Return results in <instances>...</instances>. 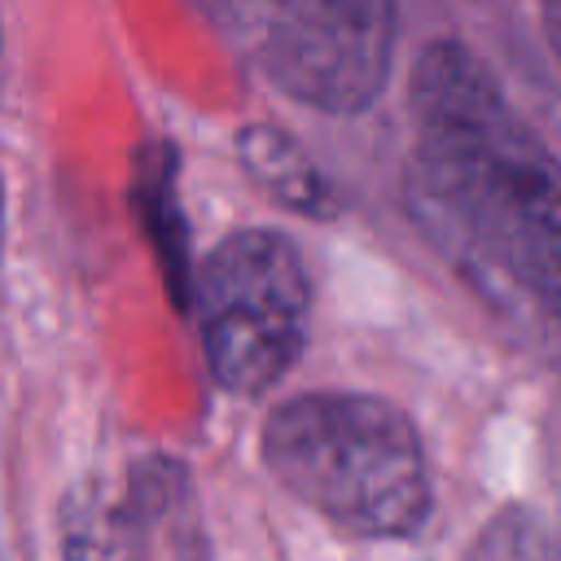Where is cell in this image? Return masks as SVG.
<instances>
[{
  "label": "cell",
  "mask_w": 561,
  "mask_h": 561,
  "mask_svg": "<svg viewBox=\"0 0 561 561\" xmlns=\"http://www.w3.org/2000/svg\"><path fill=\"white\" fill-rule=\"evenodd\" d=\"M408 110L430 210L478 263L561 324V158L460 39L425 44Z\"/></svg>",
  "instance_id": "cell-1"
},
{
  "label": "cell",
  "mask_w": 561,
  "mask_h": 561,
  "mask_svg": "<svg viewBox=\"0 0 561 561\" xmlns=\"http://www.w3.org/2000/svg\"><path fill=\"white\" fill-rule=\"evenodd\" d=\"M263 465L272 478L364 539H408L425 526L434 491L412 416L359 390L294 394L263 421Z\"/></svg>",
  "instance_id": "cell-2"
},
{
  "label": "cell",
  "mask_w": 561,
  "mask_h": 561,
  "mask_svg": "<svg viewBox=\"0 0 561 561\" xmlns=\"http://www.w3.org/2000/svg\"><path fill=\"white\" fill-rule=\"evenodd\" d=\"M197 9L259 79L307 110L359 114L390 79L399 0H197Z\"/></svg>",
  "instance_id": "cell-3"
},
{
  "label": "cell",
  "mask_w": 561,
  "mask_h": 561,
  "mask_svg": "<svg viewBox=\"0 0 561 561\" xmlns=\"http://www.w3.org/2000/svg\"><path fill=\"white\" fill-rule=\"evenodd\" d=\"M197 320L210 377L228 394L272 390L307 346L311 280L289 237L241 228L197 267Z\"/></svg>",
  "instance_id": "cell-4"
},
{
  "label": "cell",
  "mask_w": 561,
  "mask_h": 561,
  "mask_svg": "<svg viewBox=\"0 0 561 561\" xmlns=\"http://www.w3.org/2000/svg\"><path fill=\"white\" fill-rule=\"evenodd\" d=\"M158 478L83 482L61 508V557L66 561H145L153 486Z\"/></svg>",
  "instance_id": "cell-5"
},
{
  "label": "cell",
  "mask_w": 561,
  "mask_h": 561,
  "mask_svg": "<svg viewBox=\"0 0 561 561\" xmlns=\"http://www.w3.org/2000/svg\"><path fill=\"white\" fill-rule=\"evenodd\" d=\"M237 158L254 184L298 215H333V188L298 149V140L272 123H245L237 131Z\"/></svg>",
  "instance_id": "cell-6"
},
{
  "label": "cell",
  "mask_w": 561,
  "mask_h": 561,
  "mask_svg": "<svg viewBox=\"0 0 561 561\" xmlns=\"http://www.w3.org/2000/svg\"><path fill=\"white\" fill-rule=\"evenodd\" d=\"M465 561H552V552H548L539 526L526 513L508 508L482 526V535L469 543Z\"/></svg>",
  "instance_id": "cell-7"
},
{
  "label": "cell",
  "mask_w": 561,
  "mask_h": 561,
  "mask_svg": "<svg viewBox=\"0 0 561 561\" xmlns=\"http://www.w3.org/2000/svg\"><path fill=\"white\" fill-rule=\"evenodd\" d=\"M539 13H543V35L561 61V0H539Z\"/></svg>",
  "instance_id": "cell-8"
}]
</instances>
